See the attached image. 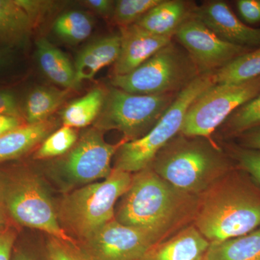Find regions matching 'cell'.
I'll return each instance as SVG.
<instances>
[{"mask_svg":"<svg viewBox=\"0 0 260 260\" xmlns=\"http://www.w3.org/2000/svg\"><path fill=\"white\" fill-rule=\"evenodd\" d=\"M122 197L116 220L158 242L185 214L190 195L177 190L149 167L132 178Z\"/></svg>","mask_w":260,"mask_h":260,"instance_id":"6da1fadb","label":"cell"},{"mask_svg":"<svg viewBox=\"0 0 260 260\" xmlns=\"http://www.w3.org/2000/svg\"><path fill=\"white\" fill-rule=\"evenodd\" d=\"M194 226L210 243L242 237L260 227V189L232 178L200 203Z\"/></svg>","mask_w":260,"mask_h":260,"instance_id":"7a4b0ae2","label":"cell"},{"mask_svg":"<svg viewBox=\"0 0 260 260\" xmlns=\"http://www.w3.org/2000/svg\"><path fill=\"white\" fill-rule=\"evenodd\" d=\"M184 136L171 140L154 158V172L177 190H205L229 167L227 158L208 138Z\"/></svg>","mask_w":260,"mask_h":260,"instance_id":"3957f363","label":"cell"},{"mask_svg":"<svg viewBox=\"0 0 260 260\" xmlns=\"http://www.w3.org/2000/svg\"><path fill=\"white\" fill-rule=\"evenodd\" d=\"M131 174L113 169L106 179L72 191L61 202L58 218L82 241L115 219L114 207L131 184Z\"/></svg>","mask_w":260,"mask_h":260,"instance_id":"277c9868","label":"cell"},{"mask_svg":"<svg viewBox=\"0 0 260 260\" xmlns=\"http://www.w3.org/2000/svg\"><path fill=\"white\" fill-rule=\"evenodd\" d=\"M214 84V73L197 77L179 92L172 105L148 133L133 141L123 142L116 152L114 169L131 174L150 167L157 154L180 133L191 103Z\"/></svg>","mask_w":260,"mask_h":260,"instance_id":"5b68a950","label":"cell"},{"mask_svg":"<svg viewBox=\"0 0 260 260\" xmlns=\"http://www.w3.org/2000/svg\"><path fill=\"white\" fill-rule=\"evenodd\" d=\"M200 75L187 51L172 42L129 74L113 75L111 83L130 93H179Z\"/></svg>","mask_w":260,"mask_h":260,"instance_id":"8992f818","label":"cell"},{"mask_svg":"<svg viewBox=\"0 0 260 260\" xmlns=\"http://www.w3.org/2000/svg\"><path fill=\"white\" fill-rule=\"evenodd\" d=\"M1 203L17 223L77 244L60 225L54 205L39 178L20 172L0 181Z\"/></svg>","mask_w":260,"mask_h":260,"instance_id":"52a82bcc","label":"cell"},{"mask_svg":"<svg viewBox=\"0 0 260 260\" xmlns=\"http://www.w3.org/2000/svg\"><path fill=\"white\" fill-rule=\"evenodd\" d=\"M179 93L141 95L111 87L107 90L102 112L95 127L116 129L133 141L148 133L172 105Z\"/></svg>","mask_w":260,"mask_h":260,"instance_id":"ba28073f","label":"cell"},{"mask_svg":"<svg viewBox=\"0 0 260 260\" xmlns=\"http://www.w3.org/2000/svg\"><path fill=\"white\" fill-rule=\"evenodd\" d=\"M260 93V76L239 83L214 84L191 103L180 133L210 138L239 107Z\"/></svg>","mask_w":260,"mask_h":260,"instance_id":"9c48e42d","label":"cell"},{"mask_svg":"<svg viewBox=\"0 0 260 260\" xmlns=\"http://www.w3.org/2000/svg\"><path fill=\"white\" fill-rule=\"evenodd\" d=\"M121 143H108L102 131L94 127L82 135L61 164V174L68 184L73 185L91 184L106 179L113 169L111 162Z\"/></svg>","mask_w":260,"mask_h":260,"instance_id":"30bf717a","label":"cell"},{"mask_svg":"<svg viewBox=\"0 0 260 260\" xmlns=\"http://www.w3.org/2000/svg\"><path fill=\"white\" fill-rule=\"evenodd\" d=\"M156 244L146 233L114 219L80 247L89 260H143Z\"/></svg>","mask_w":260,"mask_h":260,"instance_id":"8fae6325","label":"cell"},{"mask_svg":"<svg viewBox=\"0 0 260 260\" xmlns=\"http://www.w3.org/2000/svg\"><path fill=\"white\" fill-rule=\"evenodd\" d=\"M174 37L191 56L200 74L214 73L254 49L222 40L194 15L179 27Z\"/></svg>","mask_w":260,"mask_h":260,"instance_id":"7c38bea8","label":"cell"},{"mask_svg":"<svg viewBox=\"0 0 260 260\" xmlns=\"http://www.w3.org/2000/svg\"><path fill=\"white\" fill-rule=\"evenodd\" d=\"M193 15L225 42L249 49L260 47V28L243 23L225 2H206L196 7Z\"/></svg>","mask_w":260,"mask_h":260,"instance_id":"4fadbf2b","label":"cell"},{"mask_svg":"<svg viewBox=\"0 0 260 260\" xmlns=\"http://www.w3.org/2000/svg\"><path fill=\"white\" fill-rule=\"evenodd\" d=\"M120 49L114 64V75H124L172 42L173 37L152 34L137 24L120 28Z\"/></svg>","mask_w":260,"mask_h":260,"instance_id":"5bb4252c","label":"cell"},{"mask_svg":"<svg viewBox=\"0 0 260 260\" xmlns=\"http://www.w3.org/2000/svg\"><path fill=\"white\" fill-rule=\"evenodd\" d=\"M210 244L197 228L191 225L167 242L155 244L143 260H203Z\"/></svg>","mask_w":260,"mask_h":260,"instance_id":"9a60e30c","label":"cell"},{"mask_svg":"<svg viewBox=\"0 0 260 260\" xmlns=\"http://www.w3.org/2000/svg\"><path fill=\"white\" fill-rule=\"evenodd\" d=\"M196 7L190 2L161 0L135 24L152 34L174 37L179 27L194 14Z\"/></svg>","mask_w":260,"mask_h":260,"instance_id":"2e32d148","label":"cell"},{"mask_svg":"<svg viewBox=\"0 0 260 260\" xmlns=\"http://www.w3.org/2000/svg\"><path fill=\"white\" fill-rule=\"evenodd\" d=\"M120 49V36L113 34L97 39L84 47L74 65L78 83L93 79L103 68L114 64Z\"/></svg>","mask_w":260,"mask_h":260,"instance_id":"e0dca14e","label":"cell"},{"mask_svg":"<svg viewBox=\"0 0 260 260\" xmlns=\"http://www.w3.org/2000/svg\"><path fill=\"white\" fill-rule=\"evenodd\" d=\"M35 24L17 0H0V46L3 48L23 46L28 42Z\"/></svg>","mask_w":260,"mask_h":260,"instance_id":"ac0fdd59","label":"cell"},{"mask_svg":"<svg viewBox=\"0 0 260 260\" xmlns=\"http://www.w3.org/2000/svg\"><path fill=\"white\" fill-rule=\"evenodd\" d=\"M37 56L43 73L53 83L67 90H73L79 86L71 61L64 52L47 39L42 38L37 41Z\"/></svg>","mask_w":260,"mask_h":260,"instance_id":"d6986e66","label":"cell"},{"mask_svg":"<svg viewBox=\"0 0 260 260\" xmlns=\"http://www.w3.org/2000/svg\"><path fill=\"white\" fill-rule=\"evenodd\" d=\"M54 124L47 120L23 124L0 138V162L13 160L28 153L49 136Z\"/></svg>","mask_w":260,"mask_h":260,"instance_id":"ffe728a7","label":"cell"},{"mask_svg":"<svg viewBox=\"0 0 260 260\" xmlns=\"http://www.w3.org/2000/svg\"><path fill=\"white\" fill-rule=\"evenodd\" d=\"M203 260H260V227L242 237L210 243Z\"/></svg>","mask_w":260,"mask_h":260,"instance_id":"44dd1931","label":"cell"},{"mask_svg":"<svg viewBox=\"0 0 260 260\" xmlns=\"http://www.w3.org/2000/svg\"><path fill=\"white\" fill-rule=\"evenodd\" d=\"M70 90L53 86H39L30 90L25 98L23 114L28 124L47 121L64 104Z\"/></svg>","mask_w":260,"mask_h":260,"instance_id":"7402d4cb","label":"cell"},{"mask_svg":"<svg viewBox=\"0 0 260 260\" xmlns=\"http://www.w3.org/2000/svg\"><path fill=\"white\" fill-rule=\"evenodd\" d=\"M107 90L95 88L84 96L73 101L63 109L61 119L64 126L83 128L96 120L105 102Z\"/></svg>","mask_w":260,"mask_h":260,"instance_id":"603a6c76","label":"cell"},{"mask_svg":"<svg viewBox=\"0 0 260 260\" xmlns=\"http://www.w3.org/2000/svg\"><path fill=\"white\" fill-rule=\"evenodd\" d=\"M260 76V47L214 72L215 84L239 83Z\"/></svg>","mask_w":260,"mask_h":260,"instance_id":"cb8c5ba5","label":"cell"},{"mask_svg":"<svg viewBox=\"0 0 260 260\" xmlns=\"http://www.w3.org/2000/svg\"><path fill=\"white\" fill-rule=\"evenodd\" d=\"M93 29V20L86 13L71 10L59 15L54 21L53 30L61 40L77 44L88 39Z\"/></svg>","mask_w":260,"mask_h":260,"instance_id":"d4e9b609","label":"cell"},{"mask_svg":"<svg viewBox=\"0 0 260 260\" xmlns=\"http://www.w3.org/2000/svg\"><path fill=\"white\" fill-rule=\"evenodd\" d=\"M223 124L225 131L232 136L260 127V93L236 109Z\"/></svg>","mask_w":260,"mask_h":260,"instance_id":"484cf974","label":"cell"},{"mask_svg":"<svg viewBox=\"0 0 260 260\" xmlns=\"http://www.w3.org/2000/svg\"><path fill=\"white\" fill-rule=\"evenodd\" d=\"M78 140V133L74 128L61 126L42 142L34 154V158L42 160L60 156L69 152Z\"/></svg>","mask_w":260,"mask_h":260,"instance_id":"4316f807","label":"cell"},{"mask_svg":"<svg viewBox=\"0 0 260 260\" xmlns=\"http://www.w3.org/2000/svg\"><path fill=\"white\" fill-rule=\"evenodd\" d=\"M161 0H119L115 2L112 19L119 27L135 24Z\"/></svg>","mask_w":260,"mask_h":260,"instance_id":"83f0119b","label":"cell"},{"mask_svg":"<svg viewBox=\"0 0 260 260\" xmlns=\"http://www.w3.org/2000/svg\"><path fill=\"white\" fill-rule=\"evenodd\" d=\"M47 260H89L80 246L51 237L47 243Z\"/></svg>","mask_w":260,"mask_h":260,"instance_id":"f1b7e54d","label":"cell"},{"mask_svg":"<svg viewBox=\"0 0 260 260\" xmlns=\"http://www.w3.org/2000/svg\"><path fill=\"white\" fill-rule=\"evenodd\" d=\"M232 153L239 168L249 174L260 186V151L236 147Z\"/></svg>","mask_w":260,"mask_h":260,"instance_id":"f546056e","label":"cell"},{"mask_svg":"<svg viewBox=\"0 0 260 260\" xmlns=\"http://www.w3.org/2000/svg\"><path fill=\"white\" fill-rule=\"evenodd\" d=\"M236 5L239 14L246 23H260V0H238Z\"/></svg>","mask_w":260,"mask_h":260,"instance_id":"4dcf8cb0","label":"cell"},{"mask_svg":"<svg viewBox=\"0 0 260 260\" xmlns=\"http://www.w3.org/2000/svg\"><path fill=\"white\" fill-rule=\"evenodd\" d=\"M17 3L28 13L35 23L43 15L51 10L53 5V3L47 1L17 0Z\"/></svg>","mask_w":260,"mask_h":260,"instance_id":"1f68e13d","label":"cell"},{"mask_svg":"<svg viewBox=\"0 0 260 260\" xmlns=\"http://www.w3.org/2000/svg\"><path fill=\"white\" fill-rule=\"evenodd\" d=\"M21 114L15 94L10 90H0V114L21 118Z\"/></svg>","mask_w":260,"mask_h":260,"instance_id":"d6a6232c","label":"cell"},{"mask_svg":"<svg viewBox=\"0 0 260 260\" xmlns=\"http://www.w3.org/2000/svg\"><path fill=\"white\" fill-rule=\"evenodd\" d=\"M16 240V233L7 227L0 232V260H11Z\"/></svg>","mask_w":260,"mask_h":260,"instance_id":"836d02e7","label":"cell"},{"mask_svg":"<svg viewBox=\"0 0 260 260\" xmlns=\"http://www.w3.org/2000/svg\"><path fill=\"white\" fill-rule=\"evenodd\" d=\"M83 3L97 14L104 18H112L115 2L111 0H87Z\"/></svg>","mask_w":260,"mask_h":260,"instance_id":"e575fe53","label":"cell"},{"mask_svg":"<svg viewBox=\"0 0 260 260\" xmlns=\"http://www.w3.org/2000/svg\"><path fill=\"white\" fill-rule=\"evenodd\" d=\"M239 136L243 148L260 151V127L249 130Z\"/></svg>","mask_w":260,"mask_h":260,"instance_id":"d590c367","label":"cell"},{"mask_svg":"<svg viewBox=\"0 0 260 260\" xmlns=\"http://www.w3.org/2000/svg\"><path fill=\"white\" fill-rule=\"evenodd\" d=\"M23 125L21 118L0 114V138Z\"/></svg>","mask_w":260,"mask_h":260,"instance_id":"8d00e7d4","label":"cell"},{"mask_svg":"<svg viewBox=\"0 0 260 260\" xmlns=\"http://www.w3.org/2000/svg\"><path fill=\"white\" fill-rule=\"evenodd\" d=\"M11 260H37L32 256L31 254L28 251L23 250V249H18V250H13V256Z\"/></svg>","mask_w":260,"mask_h":260,"instance_id":"74e56055","label":"cell"},{"mask_svg":"<svg viewBox=\"0 0 260 260\" xmlns=\"http://www.w3.org/2000/svg\"><path fill=\"white\" fill-rule=\"evenodd\" d=\"M12 55L11 49L2 48L0 49V68L4 67L10 61Z\"/></svg>","mask_w":260,"mask_h":260,"instance_id":"f35d334b","label":"cell"},{"mask_svg":"<svg viewBox=\"0 0 260 260\" xmlns=\"http://www.w3.org/2000/svg\"><path fill=\"white\" fill-rule=\"evenodd\" d=\"M8 216H9V215H8V213H7L5 207L3 206L2 203H0V232L6 229Z\"/></svg>","mask_w":260,"mask_h":260,"instance_id":"ab89813d","label":"cell"},{"mask_svg":"<svg viewBox=\"0 0 260 260\" xmlns=\"http://www.w3.org/2000/svg\"><path fill=\"white\" fill-rule=\"evenodd\" d=\"M0 203H1V191H0Z\"/></svg>","mask_w":260,"mask_h":260,"instance_id":"60d3db41","label":"cell"}]
</instances>
